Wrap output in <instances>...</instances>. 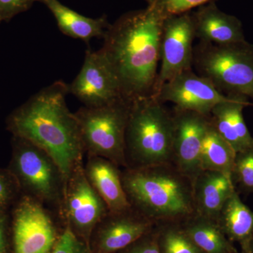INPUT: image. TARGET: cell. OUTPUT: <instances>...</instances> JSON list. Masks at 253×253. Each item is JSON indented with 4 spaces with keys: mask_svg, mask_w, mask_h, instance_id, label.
Here are the masks:
<instances>
[{
    "mask_svg": "<svg viewBox=\"0 0 253 253\" xmlns=\"http://www.w3.org/2000/svg\"><path fill=\"white\" fill-rule=\"evenodd\" d=\"M165 18L154 5H148L146 9L123 14L105 33L101 50L126 99L152 94L161 61Z\"/></svg>",
    "mask_w": 253,
    "mask_h": 253,
    "instance_id": "obj_1",
    "label": "cell"
},
{
    "mask_svg": "<svg viewBox=\"0 0 253 253\" xmlns=\"http://www.w3.org/2000/svg\"><path fill=\"white\" fill-rule=\"evenodd\" d=\"M68 93V84L56 82L32 96L8 122L14 136L31 141L51 156L66 179L83 163L84 154L77 119L66 105Z\"/></svg>",
    "mask_w": 253,
    "mask_h": 253,
    "instance_id": "obj_2",
    "label": "cell"
},
{
    "mask_svg": "<svg viewBox=\"0 0 253 253\" xmlns=\"http://www.w3.org/2000/svg\"><path fill=\"white\" fill-rule=\"evenodd\" d=\"M122 181L131 208L156 225L195 214L193 181L172 163L125 168Z\"/></svg>",
    "mask_w": 253,
    "mask_h": 253,
    "instance_id": "obj_3",
    "label": "cell"
},
{
    "mask_svg": "<svg viewBox=\"0 0 253 253\" xmlns=\"http://www.w3.org/2000/svg\"><path fill=\"white\" fill-rule=\"evenodd\" d=\"M172 112L153 96L131 100L126 129V168L172 163Z\"/></svg>",
    "mask_w": 253,
    "mask_h": 253,
    "instance_id": "obj_4",
    "label": "cell"
},
{
    "mask_svg": "<svg viewBox=\"0 0 253 253\" xmlns=\"http://www.w3.org/2000/svg\"><path fill=\"white\" fill-rule=\"evenodd\" d=\"M193 67L225 96H242L253 104V45L248 42L219 44L199 42Z\"/></svg>",
    "mask_w": 253,
    "mask_h": 253,
    "instance_id": "obj_5",
    "label": "cell"
},
{
    "mask_svg": "<svg viewBox=\"0 0 253 253\" xmlns=\"http://www.w3.org/2000/svg\"><path fill=\"white\" fill-rule=\"evenodd\" d=\"M131 100L122 98L99 107H84L74 113L82 144L87 156L106 158L126 168V129Z\"/></svg>",
    "mask_w": 253,
    "mask_h": 253,
    "instance_id": "obj_6",
    "label": "cell"
},
{
    "mask_svg": "<svg viewBox=\"0 0 253 253\" xmlns=\"http://www.w3.org/2000/svg\"><path fill=\"white\" fill-rule=\"evenodd\" d=\"M23 194L59 210L66 178L56 161L31 141L14 136L11 168Z\"/></svg>",
    "mask_w": 253,
    "mask_h": 253,
    "instance_id": "obj_7",
    "label": "cell"
},
{
    "mask_svg": "<svg viewBox=\"0 0 253 253\" xmlns=\"http://www.w3.org/2000/svg\"><path fill=\"white\" fill-rule=\"evenodd\" d=\"M109 212L104 200L88 181L84 163L78 165L66 179L58 210L63 227L67 226L89 246L91 233Z\"/></svg>",
    "mask_w": 253,
    "mask_h": 253,
    "instance_id": "obj_8",
    "label": "cell"
},
{
    "mask_svg": "<svg viewBox=\"0 0 253 253\" xmlns=\"http://www.w3.org/2000/svg\"><path fill=\"white\" fill-rule=\"evenodd\" d=\"M62 229L44 204L23 194L12 213L11 253H49Z\"/></svg>",
    "mask_w": 253,
    "mask_h": 253,
    "instance_id": "obj_9",
    "label": "cell"
},
{
    "mask_svg": "<svg viewBox=\"0 0 253 253\" xmlns=\"http://www.w3.org/2000/svg\"><path fill=\"white\" fill-rule=\"evenodd\" d=\"M195 39L194 19L190 11L165 18L161 39V69L151 96L175 76L192 69Z\"/></svg>",
    "mask_w": 253,
    "mask_h": 253,
    "instance_id": "obj_10",
    "label": "cell"
},
{
    "mask_svg": "<svg viewBox=\"0 0 253 253\" xmlns=\"http://www.w3.org/2000/svg\"><path fill=\"white\" fill-rule=\"evenodd\" d=\"M68 90L86 107H99L125 98L118 78L101 49L86 51L83 67L68 84Z\"/></svg>",
    "mask_w": 253,
    "mask_h": 253,
    "instance_id": "obj_11",
    "label": "cell"
},
{
    "mask_svg": "<svg viewBox=\"0 0 253 253\" xmlns=\"http://www.w3.org/2000/svg\"><path fill=\"white\" fill-rule=\"evenodd\" d=\"M172 164L192 181L202 172L201 146L211 116L174 108Z\"/></svg>",
    "mask_w": 253,
    "mask_h": 253,
    "instance_id": "obj_12",
    "label": "cell"
},
{
    "mask_svg": "<svg viewBox=\"0 0 253 253\" xmlns=\"http://www.w3.org/2000/svg\"><path fill=\"white\" fill-rule=\"evenodd\" d=\"M156 226L132 208L123 212H109L91 233L89 250L91 253H120Z\"/></svg>",
    "mask_w": 253,
    "mask_h": 253,
    "instance_id": "obj_13",
    "label": "cell"
},
{
    "mask_svg": "<svg viewBox=\"0 0 253 253\" xmlns=\"http://www.w3.org/2000/svg\"><path fill=\"white\" fill-rule=\"evenodd\" d=\"M154 97L161 102H171L174 107L211 116L216 105L228 101L208 80L193 69L180 73L163 84Z\"/></svg>",
    "mask_w": 253,
    "mask_h": 253,
    "instance_id": "obj_14",
    "label": "cell"
},
{
    "mask_svg": "<svg viewBox=\"0 0 253 253\" xmlns=\"http://www.w3.org/2000/svg\"><path fill=\"white\" fill-rule=\"evenodd\" d=\"M192 16L195 36L201 42L223 45L246 41L241 21L221 11L215 1L200 6Z\"/></svg>",
    "mask_w": 253,
    "mask_h": 253,
    "instance_id": "obj_15",
    "label": "cell"
},
{
    "mask_svg": "<svg viewBox=\"0 0 253 253\" xmlns=\"http://www.w3.org/2000/svg\"><path fill=\"white\" fill-rule=\"evenodd\" d=\"M116 164L99 156H87L84 166L86 178L104 200L110 212H123L131 208L124 189L122 171Z\"/></svg>",
    "mask_w": 253,
    "mask_h": 253,
    "instance_id": "obj_16",
    "label": "cell"
},
{
    "mask_svg": "<svg viewBox=\"0 0 253 253\" xmlns=\"http://www.w3.org/2000/svg\"><path fill=\"white\" fill-rule=\"evenodd\" d=\"M229 99L216 105L211 113V122L236 154L253 149V136L245 123L243 111L253 106L242 96H229Z\"/></svg>",
    "mask_w": 253,
    "mask_h": 253,
    "instance_id": "obj_17",
    "label": "cell"
},
{
    "mask_svg": "<svg viewBox=\"0 0 253 253\" xmlns=\"http://www.w3.org/2000/svg\"><path fill=\"white\" fill-rule=\"evenodd\" d=\"M195 214L216 221L235 191L232 179L222 173L202 171L193 181Z\"/></svg>",
    "mask_w": 253,
    "mask_h": 253,
    "instance_id": "obj_18",
    "label": "cell"
},
{
    "mask_svg": "<svg viewBox=\"0 0 253 253\" xmlns=\"http://www.w3.org/2000/svg\"><path fill=\"white\" fill-rule=\"evenodd\" d=\"M54 15L60 31L63 34L89 42L92 38H104L110 26L106 16L86 17L61 4L59 0H38Z\"/></svg>",
    "mask_w": 253,
    "mask_h": 253,
    "instance_id": "obj_19",
    "label": "cell"
},
{
    "mask_svg": "<svg viewBox=\"0 0 253 253\" xmlns=\"http://www.w3.org/2000/svg\"><path fill=\"white\" fill-rule=\"evenodd\" d=\"M228 239L237 243L241 253H247L253 239V211L241 201L235 190L223 206L216 219Z\"/></svg>",
    "mask_w": 253,
    "mask_h": 253,
    "instance_id": "obj_20",
    "label": "cell"
},
{
    "mask_svg": "<svg viewBox=\"0 0 253 253\" xmlns=\"http://www.w3.org/2000/svg\"><path fill=\"white\" fill-rule=\"evenodd\" d=\"M186 234L204 253H237L214 219L194 214L181 223Z\"/></svg>",
    "mask_w": 253,
    "mask_h": 253,
    "instance_id": "obj_21",
    "label": "cell"
},
{
    "mask_svg": "<svg viewBox=\"0 0 253 253\" xmlns=\"http://www.w3.org/2000/svg\"><path fill=\"white\" fill-rule=\"evenodd\" d=\"M236 153L210 123L201 146V169L222 173L231 178ZM232 179V178H231Z\"/></svg>",
    "mask_w": 253,
    "mask_h": 253,
    "instance_id": "obj_22",
    "label": "cell"
},
{
    "mask_svg": "<svg viewBox=\"0 0 253 253\" xmlns=\"http://www.w3.org/2000/svg\"><path fill=\"white\" fill-rule=\"evenodd\" d=\"M156 226L161 253H204L186 234L181 223H165Z\"/></svg>",
    "mask_w": 253,
    "mask_h": 253,
    "instance_id": "obj_23",
    "label": "cell"
},
{
    "mask_svg": "<svg viewBox=\"0 0 253 253\" xmlns=\"http://www.w3.org/2000/svg\"><path fill=\"white\" fill-rule=\"evenodd\" d=\"M231 178L235 187L253 192V149L236 154Z\"/></svg>",
    "mask_w": 253,
    "mask_h": 253,
    "instance_id": "obj_24",
    "label": "cell"
},
{
    "mask_svg": "<svg viewBox=\"0 0 253 253\" xmlns=\"http://www.w3.org/2000/svg\"><path fill=\"white\" fill-rule=\"evenodd\" d=\"M21 191L19 184L9 169H0V212H6Z\"/></svg>",
    "mask_w": 253,
    "mask_h": 253,
    "instance_id": "obj_25",
    "label": "cell"
},
{
    "mask_svg": "<svg viewBox=\"0 0 253 253\" xmlns=\"http://www.w3.org/2000/svg\"><path fill=\"white\" fill-rule=\"evenodd\" d=\"M214 1L215 0H156L153 5L166 18L173 15L189 12L194 8Z\"/></svg>",
    "mask_w": 253,
    "mask_h": 253,
    "instance_id": "obj_26",
    "label": "cell"
},
{
    "mask_svg": "<svg viewBox=\"0 0 253 253\" xmlns=\"http://www.w3.org/2000/svg\"><path fill=\"white\" fill-rule=\"evenodd\" d=\"M49 253H91L89 246L71 231L63 227L59 239Z\"/></svg>",
    "mask_w": 253,
    "mask_h": 253,
    "instance_id": "obj_27",
    "label": "cell"
},
{
    "mask_svg": "<svg viewBox=\"0 0 253 253\" xmlns=\"http://www.w3.org/2000/svg\"><path fill=\"white\" fill-rule=\"evenodd\" d=\"M119 253H162L158 244L157 226Z\"/></svg>",
    "mask_w": 253,
    "mask_h": 253,
    "instance_id": "obj_28",
    "label": "cell"
},
{
    "mask_svg": "<svg viewBox=\"0 0 253 253\" xmlns=\"http://www.w3.org/2000/svg\"><path fill=\"white\" fill-rule=\"evenodd\" d=\"M38 0H0V16H8L27 9Z\"/></svg>",
    "mask_w": 253,
    "mask_h": 253,
    "instance_id": "obj_29",
    "label": "cell"
},
{
    "mask_svg": "<svg viewBox=\"0 0 253 253\" xmlns=\"http://www.w3.org/2000/svg\"><path fill=\"white\" fill-rule=\"evenodd\" d=\"M9 224L6 212H0V253H9Z\"/></svg>",
    "mask_w": 253,
    "mask_h": 253,
    "instance_id": "obj_30",
    "label": "cell"
},
{
    "mask_svg": "<svg viewBox=\"0 0 253 253\" xmlns=\"http://www.w3.org/2000/svg\"><path fill=\"white\" fill-rule=\"evenodd\" d=\"M247 253H253V239L250 243L249 249H248Z\"/></svg>",
    "mask_w": 253,
    "mask_h": 253,
    "instance_id": "obj_31",
    "label": "cell"
},
{
    "mask_svg": "<svg viewBox=\"0 0 253 253\" xmlns=\"http://www.w3.org/2000/svg\"><path fill=\"white\" fill-rule=\"evenodd\" d=\"M145 1H147L148 4L151 5L154 4L156 0H145Z\"/></svg>",
    "mask_w": 253,
    "mask_h": 253,
    "instance_id": "obj_32",
    "label": "cell"
},
{
    "mask_svg": "<svg viewBox=\"0 0 253 253\" xmlns=\"http://www.w3.org/2000/svg\"><path fill=\"white\" fill-rule=\"evenodd\" d=\"M237 253H241V252H238Z\"/></svg>",
    "mask_w": 253,
    "mask_h": 253,
    "instance_id": "obj_33",
    "label": "cell"
}]
</instances>
